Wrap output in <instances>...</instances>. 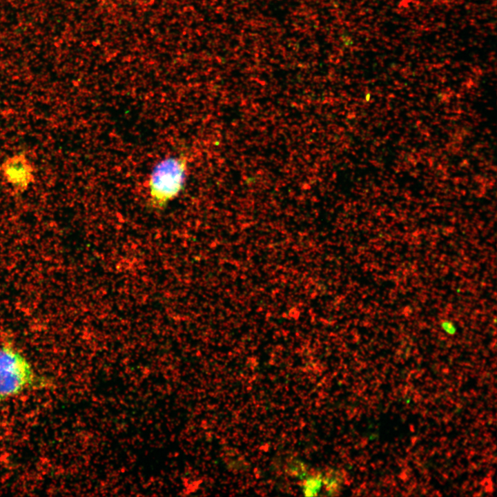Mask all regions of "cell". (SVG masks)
Returning <instances> with one entry per match:
<instances>
[{
  "label": "cell",
  "mask_w": 497,
  "mask_h": 497,
  "mask_svg": "<svg viewBox=\"0 0 497 497\" xmlns=\"http://www.w3.org/2000/svg\"><path fill=\"white\" fill-rule=\"evenodd\" d=\"M188 156L181 152L166 157L153 167L147 181L148 204L155 210L164 209L184 188Z\"/></svg>",
  "instance_id": "6da1fadb"
},
{
  "label": "cell",
  "mask_w": 497,
  "mask_h": 497,
  "mask_svg": "<svg viewBox=\"0 0 497 497\" xmlns=\"http://www.w3.org/2000/svg\"><path fill=\"white\" fill-rule=\"evenodd\" d=\"M34 372L27 359L11 344L0 346V402L31 386Z\"/></svg>",
  "instance_id": "7a4b0ae2"
},
{
  "label": "cell",
  "mask_w": 497,
  "mask_h": 497,
  "mask_svg": "<svg viewBox=\"0 0 497 497\" xmlns=\"http://www.w3.org/2000/svg\"><path fill=\"white\" fill-rule=\"evenodd\" d=\"M0 172L5 182L17 193H22L35 181V168L23 153L7 157L0 166Z\"/></svg>",
  "instance_id": "3957f363"
},
{
  "label": "cell",
  "mask_w": 497,
  "mask_h": 497,
  "mask_svg": "<svg viewBox=\"0 0 497 497\" xmlns=\"http://www.w3.org/2000/svg\"><path fill=\"white\" fill-rule=\"evenodd\" d=\"M347 476L342 469H329L322 476V484L327 492L338 495L347 484Z\"/></svg>",
  "instance_id": "277c9868"
},
{
  "label": "cell",
  "mask_w": 497,
  "mask_h": 497,
  "mask_svg": "<svg viewBox=\"0 0 497 497\" xmlns=\"http://www.w3.org/2000/svg\"><path fill=\"white\" fill-rule=\"evenodd\" d=\"M322 484V475L316 472L309 476L303 481L304 494L306 496L316 495L318 490Z\"/></svg>",
  "instance_id": "5b68a950"
}]
</instances>
